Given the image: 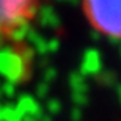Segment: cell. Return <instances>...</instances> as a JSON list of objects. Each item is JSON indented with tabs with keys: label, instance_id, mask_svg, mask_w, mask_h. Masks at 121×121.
<instances>
[{
	"label": "cell",
	"instance_id": "6da1fadb",
	"mask_svg": "<svg viewBox=\"0 0 121 121\" xmlns=\"http://www.w3.org/2000/svg\"><path fill=\"white\" fill-rule=\"evenodd\" d=\"M82 8L93 30L107 36L112 43H121V2L90 0Z\"/></svg>",
	"mask_w": 121,
	"mask_h": 121
},
{
	"label": "cell",
	"instance_id": "7a4b0ae2",
	"mask_svg": "<svg viewBox=\"0 0 121 121\" xmlns=\"http://www.w3.org/2000/svg\"><path fill=\"white\" fill-rule=\"evenodd\" d=\"M39 5L25 0H2L0 2V30L8 33L17 24L30 21L36 16Z\"/></svg>",
	"mask_w": 121,
	"mask_h": 121
},
{
	"label": "cell",
	"instance_id": "3957f363",
	"mask_svg": "<svg viewBox=\"0 0 121 121\" xmlns=\"http://www.w3.org/2000/svg\"><path fill=\"white\" fill-rule=\"evenodd\" d=\"M0 76H3L6 82H11L14 85L28 79L30 63L22 57L19 49L13 46L0 49Z\"/></svg>",
	"mask_w": 121,
	"mask_h": 121
},
{
	"label": "cell",
	"instance_id": "277c9868",
	"mask_svg": "<svg viewBox=\"0 0 121 121\" xmlns=\"http://www.w3.org/2000/svg\"><path fill=\"white\" fill-rule=\"evenodd\" d=\"M77 71L80 72L83 77H86V79H96L104 71L102 55H101L98 47H86L82 52Z\"/></svg>",
	"mask_w": 121,
	"mask_h": 121
},
{
	"label": "cell",
	"instance_id": "5b68a950",
	"mask_svg": "<svg viewBox=\"0 0 121 121\" xmlns=\"http://www.w3.org/2000/svg\"><path fill=\"white\" fill-rule=\"evenodd\" d=\"M35 17L38 19V24L44 28H50V30L61 28V17L52 5H39Z\"/></svg>",
	"mask_w": 121,
	"mask_h": 121
},
{
	"label": "cell",
	"instance_id": "8992f818",
	"mask_svg": "<svg viewBox=\"0 0 121 121\" xmlns=\"http://www.w3.org/2000/svg\"><path fill=\"white\" fill-rule=\"evenodd\" d=\"M16 107L19 108V112L22 113L24 117L39 118V117L44 115L43 105L36 101V98H33V96H30V94H21V96L17 98Z\"/></svg>",
	"mask_w": 121,
	"mask_h": 121
},
{
	"label": "cell",
	"instance_id": "52a82bcc",
	"mask_svg": "<svg viewBox=\"0 0 121 121\" xmlns=\"http://www.w3.org/2000/svg\"><path fill=\"white\" fill-rule=\"evenodd\" d=\"M68 85L71 94H90V82L79 71H72L68 76Z\"/></svg>",
	"mask_w": 121,
	"mask_h": 121
},
{
	"label": "cell",
	"instance_id": "ba28073f",
	"mask_svg": "<svg viewBox=\"0 0 121 121\" xmlns=\"http://www.w3.org/2000/svg\"><path fill=\"white\" fill-rule=\"evenodd\" d=\"M27 41L30 43V47L39 55H47V41L36 28H31L27 36Z\"/></svg>",
	"mask_w": 121,
	"mask_h": 121
},
{
	"label": "cell",
	"instance_id": "9c48e42d",
	"mask_svg": "<svg viewBox=\"0 0 121 121\" xmlns=\"http://www.w3.org/2000/svg\"><path fill=\"white\" fill-rule=\"evenodd\" d=\"M31 25H30V21H25V22H21L17 24L16 27H13L11 30H8V38L11 41H14V43H22L24 39H27L28 33H30L31 30Z\"/></svg>",
	"mask_w": 121,
	"mask_h": 121
},
{
	"label": "cell",
	"instance_id": "30bf717a",
	"mask_svg": "<svg viewBox=\"0 0 121 121\" xmlns=\"http://www.w3.org/2000/svg\"><path fill=\"white\" fill-rule=\"evenodd\" d=\"M96 80H98V83L101 86H105V88H115V86L120 83L117 72L112 71V69H104V71L96 77Z\"/></svg>",
	"mask_w": 121,
	"mask_h": 121
},
{
	"label": "cell",
	"instance_id": "8fae6325",
	"mask_svg": "<svg viewBox=\"0 0 121 121\" xmlns=\"http://www.w3.org/2000/svg\"><path fill=\"white\" fill-rule=\"evenodd\" d=\"M63 110V104L58 98H50L46 101V112L49 117H55V115H60Z\"/></svg>",
	"mask_w": 121,
	"mask_h": 121
},
{
	"label": "cell",
	"instance_id": "7c38bea8",
	"mask_svg": "<svg viewBox=\"0 0 121 121\" xmlns=\"http://www.w3.org/2000/svg\"><path fill=\"white\" fill-rule=\"evenodd\" d=\"M57 76H58V71H57L54 66L46 68L44 71H43V82H46V83H50V82H54L55 79H57Z\"/></svg>",
	"mask_w": 121,
	"mask_h": 121
},
{
	"label": "cell",
	"instance_id": "4fadbf2b",
	"mask_svg": "<svg viewBox=\"0 0 121 121\" xmlns=\"http://www.w3.org/2000/svg\"><path fill=\"white\" fill-rule=\"evenodd\" d=\"M49 90H50L49 83L39 82V83L36 85V98L38 99H46L47 96H49Z\"/></svg>",
	"mask_w": 121,
	"mask_h": 121
},
{
	"label": "cell",
	"instance_id": "5bb4252c",
	"mask_svg": "<svg viewBox=\"0 0 121 121\" xmlns=\"http://www.w3.org/2000/svg\"><path fill=\"white\" fill-rule=\"evenodd\" d=\"M69 120L71 121H83V108L72 107L69 110Z\"/></svg>",
	"mask_w": 121,
	"mask_h": 121
},
{
	"label": "cell",
	"instance_id": "9a60e30c",
	"mask_svg": "<svg viewBox=\"0 0 121 121\" xmlns=\"http://www.w3.org/2000/svg\"><path fill=\"white\" fill-rule=\"evenodd\" d=\"M2 93L5 96H8V98H14V94H16V85L11 83V82H6L2 85Z\"/></svg>",
	"mask_w": 121,
	"mask_h": 121
},
{
	"label": "cell",
	"instance_id": "2e32d148",
	"mask_svg": "<svg viewBox=\"0 0 121 121\" xmlns=\"http://www.w3.org/2000/svg\"><path fill=\"white\" fill-rule=\"evenodd\" d=\"M60 49V39L55 36V38H50L47 41V54H55V52H58Z\"/></svg>",
	"mask_w": 121,
	"mask_h": 121
},
{
	"label": "cell",
	"instance_id": "e0dca14e",
	"mask_svg": "<svg viewBox=\"0 0 121 121\" xmlns=\"http://www.w3.org/2000/svg\"><path fill=\"white\" fill-rule=\"evenodd\" d=\"M113 90H115V94H117V99H118V104H120V107H121V82L118 83L117 86H115V88H113Z\"/></svg>",
	"mask_w": 121,
	"mask_h": 121
},
{
	"label": "cell",
	"instance_id": "ac0fdd59",
	"mask_svg": "<svg viewBox=\"0 0 121 121\" xmlns=\"http://www.w3.org/2000/svg\"><path fill=\"white\" fill-rule=\"evenodd\" d=\"M90 36H91V39H93V41H99V39H101V38H99V36H102V35H101V33H99V31L93 30V31H91V33H90Z\"/></svg>",
	"mask_w": 121,
	"mask_h": 121
},
{
	"label": "cell",
	"instance_id": "d6986e66",
	"mask_svg": "<svg viewBox=\"0 0 121 121\" xmlns=\"http://www.w3.org/2000/svg\"><path fill=\"white\" fill-rule=\"evenodd\" d=\"M38 121H54V120H52V117H49L47 113H44V115H43V117H41Z\"/></svg>",
	"mask_w": 121,
	"mask_h": 121
},
{
	"label": "cell",
	"instance_id": "ffe728a7",
	"mask_svg": "<svg viewBox=\"0 0 121 121\" xmlns=\"http://www.w3.org/2000/svg\"><path fill=\"white\" fill-rule=\"evenodd\" d=\"M5 35H6V33H5L3 30H0V44L3 43V39H5Z\"/></svg>",
	"mask_w": 121,
	"mask_h": 121
},
{
	"label": "cell",
	"instance_id": "44dd1931",
	"mask_svg": "<svg viewBox=\"0 0 121 121\" xmlns=\"http://www.w3.org/2000/svg\"><path fill=\"white\" fill-rule=\"evenodd\" d=\"M120 52H121V43H120Z\"/></svg>",
	"mask_w": 121,
	"mask_h": 121
}]
</instances>
